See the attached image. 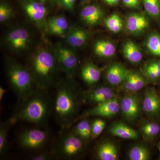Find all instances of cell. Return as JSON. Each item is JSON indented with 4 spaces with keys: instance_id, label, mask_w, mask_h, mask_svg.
<instances>
[{
    "instance_id": "6da1fadb",
    "label": "cell",
    "mask_w": 160,
    "mask_h": 160,
    "mask_svg": "<svg viewBox=\"0 0 160 160\" xmlns=\"http://www.w3.org/2000/svg\"><path fill=\"white\" fill-rule=\"evenodd\" d=\"M80 102L79 94L72 78L67 77L58 84L54 114L57 122L62 129H67L75 122Z\"/></svg>"
},
{
    "instance_id": "7a4b0ae2",
    "label": "cell",
    "mask_w": 160,
    "mask_h": 160,
    "mask_svg": "<svg viewBox=\"0 0 160 160\" xmlns=\"http://www.w3.org/2000/svg\"><path fill=\"white\" fill-rule=\"evenodd\" d=\"M46 90L36 88L19 105L10 118L15 123L19 121L42 125L48 119L51 105Z\"/></svg>"
},
{
    "instance_id": "3957f363",
    "label": "cell",
    "mask_w": 160,
    "mask_h": 160,
    "mask_svg": "<svg viewBox=\"0 0 160 160\" xmlns=\"http://www.w3.org/2000/svg\"><path fill=\"white\" fill-rule=\"evenodd\" d=\"M28 68L37 88L46 91L54 85L57 71L60 69L54 54L44 49L38 50L32 57Z\"/></svg>"
},
{
    "instance_id": "277c9868",
    "label": "cell",
    "mask_w": 160,
    "mask_h": 160,
    "mask_svg": "<svg viewBox=\"0 0 160 160\" xmlns=\"http://www.w3.org/2000/svg\"><path fill=\"white\" fill-rule=\"evenodd\" d=\"M7 73L10 86L19 102L25 100L36 89L34 78L28 67L9 60Z\"/></svg>"
},
{
    "instance_id": "5b68a950",
    "label": "cell",
    "mask_w": 160,
    "mask_h": 160,
    "mask_svg": "<svg viewBox=\"0 0 160 160\" xmlns=\"http://www.w3.org/2000/svg\"><path fill=\"white\" fill-rule=\"evenodd\" d=\"M85 142L73 132H69L61 138L53 152L57 158H74L84 151Z\"/></svg>"
},
{
    "instance_id": "8992f818",
    "label": "cell",
    "mask_w": 160,
    "mask_h": 160,
    "mask_svg": "<svg viewBox=\"0 0 160 160\" xmlns=\"http://www.w3.org/2000/svg\"><path fill=\"white\" fill-rule=\"evenodd\" d=\"M54 56L60 69L67 77L72 78L78 64V58L74 52L64 46H59L55 51Z\"/></svg>"
},
{
    "instance_id": "52a82bcc",
    "label": "cell",
    "mask_w": 160,
    "mask_h": 160,
    "mask_svg": "<svg viewBox=\"0 0 160 160\" xmlns=\"http://www.w3.org/2000/svg\"><path fill=\"white\" fill-rule=\"evenodd\" d=\"M49 138L48 132L39 129H30L23 131L19 137V144L28 150H37L46 145Z\"/></svg>"
},
{
    "instance_id": "ba28073f",
    "label": "cell",
    "mask_w": 160,
    "mask_h": 160,
    "mask_svg": "<svg viewBox=\"0 0 160 160\" xmlns=\"http://www.w3.org/2000/svg\"><path fill=\"white\" fill-rule=\"evenodd\" d=\"M120 109L118 100L115 98L105 102L96 105L93 108L86 111L77 119H82L89 116L110 118L117 114Z\"/></svg>"
},
{
    "instance_id": "9c48e42d",
    "label": "cell",
    "mask_w": 160,
    "mask_h": 160,
    "mask_svg": "<svg viewBox=\"0 0 160 160\" xmlns=\"http://www.w3.org/2000/svg\"><path fill=\"white\" fill-rule=\"evenodd\" d=\"M23 8L29 19L37 25L46 24L48 10L42 2L38 0H27L23 4Z\"/></svg>"
},
{
    "instance_id": "30bf717a",
    "label": "cell",
    "mask_w": 160,
    "mask_h": 160,
    "mask_svg": "<svg viewBox=\"0 0 160 160\" xmlns=\"http://www.w3.org/2000/svg\"><path fill=\"white\" fill-rule=\"evenodd\" d=\"M6 41L12 49L15 51H22L29 46L30 35L25 28H17L9 32L6 36Z\"/></svg>"
},
{
    "instance_id": "8fae6325",
    "label": "cell",
    "mask_w": 160,
    "mask_h": 160,
    "mask_svg": "<svg viewBox=\"0 0 160 160\" xmlns=\"http://www.w3.org/2000/svg\"><path fill=\"white\" fill-rule=\"evenodd\" d=\"M125 26L129 33L138 35L145 32L148 29L149 22L148 18L143 13L133 12L127 15Z\"/></svg>"
},
{
    "instance_id": "7c38bea8",
    "label": "cell",
    "mask_w": 160,
    "mask_h": 160,
    "mask_svg": "<svg viewBox=\"0 0 160 160\" xmlns=\"http://www.w3.org/2000/svg\"><path fill=\"white\" fill-rule=\"evenodd\" d=\"M120 108L123 115L127 120L132 121L135 119L139 115L141 111L139 98L132 93L126 95L121 101Z\"/></svg>"
},
{
    "instance_id": "4fadbf2b",
    "label": "cell",
    "mask_w": 160,
    "mask_h": 160,
    "mask_svg": "<svg viewBox=\"0 0 160 160\" xmlns=\"http://www.w3.org/2000/svg\"><path fill=\"white\" fill-rule=\"evenodd\" d=\"M83 100L97 105L116 98L114 92L107 86L96 87L83 93Z\"/></svg>"
},
{
    "instance_id": "5bb4252c",
    "label": "cell",
    "mask_w": 160,
    "mask_h": 160,
    "mask_svg": "<svg viewBox=\"0 0 160 160\" xmlns=\"http://www.w3.org/2000/svg\"><path fill=\"white\" fill-rule=\"evenodd\" d=\"M105 12L102 8L98 4H92L83 7L80 16L85 24L89 26L99 24L104 19Z\"/></svg>"
},
{
    "instance_id": "9a60e30c",
    "label": "cell",
    "mask_w": 160,
    "mask_h": 160,
    "mask_svg": "<svg viewBox=\"0 0 160 160\" xmlns=\"http://www.w3.org/2000/svg\"><path fill=\"white\" fill-rule=\"evenodd\" d=\"M143 110L152 117L158 115L160 112V96L152 88L146 90L142 103Z\"/></svg>"
},
{
    "instance_id": "2e32d148",
    "label": "cell",
    "mask_w": 160,
    "mask_h": 160,
    "mask_svg": "<svg viewBox=\"0 0 160 160\" xmlns=\"http://www.w3.org/2000/svg\"><path fill=\"white\" fill-rule=\"evenodd\" d=\"M46 26L51 34L58 36H66L69 32L68 21L62 15L49 18L46 20Z\"/></svg>"
},
{
    "instance_id": "e0dca14e",
    "label": "cell",
    "mask_w": 160,
    "mask_h": 160,
    "mask_svg": "<svg viewBox=\"0 0 160 160\" xmlns=\"http://www.w3.org/2000/svg\"><path fill=\"white\" fill-rule=\"evenodd\" d=\"M128 72L129 70L123 65L119 63H113L106 71V80L112 86H118L124 82Z\"/></svg>"
},
{
    "instance_id": "ac0fdd59",
    "label": "cell",
    "mask_w": 160,
    "mask_h": 160,
    "mask_svg": "<svg viewBox=\"0 0 160 160\" xmlns=\"http://www.w3.org/2000/svg\"><path fill=\"white\" fill-rule=\"evenodd\" d=\"M146 83V79L139 72L129 70L123 83V88L127 91L135 92L142 89Z\"/></svg>"
},
{
    "instance_id": "d6986e66",
    "label": "cell",
    "mask_w": 160,
    "mask_h": 160,
    "mask_svg": "<svg viewBox=\"0 0 160 160\" xmlns=\"http://www.w3.org/2000/svg\"><path fill=\"white\" fill-rule=\"evenodd\" d=\"M66 41L69 46L79 47L84 46L89 39V32L80 28H72L66 34Z\"/></svg>"
},
{
    "instance_id": "ffe728a7",
    "label": "cell",
    "mask_w": 160,
    "mask_h": 160,
    "mask_svg": "<svg viewBox=\"0 0 160 160\" xmlns=\"http://www.w3.org/2000/svg\"><path fill=\"white\" fill-rule=\"evenodd\" d=\"M110 132L113 136L125 139H136L139 137L137 132L121 122L113 124L110 128Z\"/></svg>"
},
{
    "instance_id": "44dd1931",
    "label": "cell",
    "mask_w": 160,
    "mask_h": 160,
    "mask_svg": "<svg viewBox=\"0 0 160 160\" xmlns=\"http://www.w3.org/2000/svg\"><path fill=\"white\" fill-rule=\"evenodd\" d=\"M122 52L125 58L130 62L136 64L140 62L142 59V51L138 45L132 41H127L124 44Z\"/></svg>"
},
{
    "instance_id": "7402d4cb",
    "label": "cell",
    "mask_w": 160,
    "mask_h": 160,
    "mask_svg": "<svg viewBox=\"0 0 160 160\" xmlns=\"http://www.w3.org/2000/svg\"><path fill=\"white\" fill-rule=\"evenodd\" d=\"M81 74L85 82L88 85H93L99 81L101 70L94 64L89 63L83 66Z\"/></svg>"
},
{
    "instance_id": "603a6c76",
    "label": "cell",
    "mask_w": 160,
    "mask_h": 160,
    "mask_svg": "<svg viewBox=\"0 0 160 160\" xmlns=\"http://www.w3.org/2000/svg\"><path fill=\"white\" fill-rule=\"evenodd\" d=\"M15 124L9 118V119L1 123L0 125V155L4 156L8 152L9 149V142L8 133L9 129Z\"/></svg>"
},
{
    "instance_id": "cb8c5ba5",
    "label": "cell",
    "mask_w": 160,
    "mask_h": 160,
    "mask_svg": "<svg viewBox=\"0 0 160 160\" xmlns=\"http://www.w3.org/2000/svg\"><path fill=\"white\" fill-rule=\"evenodd\" d=\"M97 156L101 160H116L118 152L116 147L112 143L106 142L101 143L97 150Z\"/></svg>"
},
{
    "instance_id": "d4e9b609",
    "label": "cell",
    "mask_w": 160,
    "mask_h": 160,
    "mask_svg": "<svg viewBox=\"0 0 160 160\" xmlns=\"http://www.w3.org/2000/svg\"><path fill=\"white\" fill-rule=\"evenodd\" d=\"M93 51L98 57L109 58L114 55L116 49L114 44L110 41L102 40L95 43Z\"/></svg>"
},
{
    "instance_id": "484cf974",
    "label": "cell",
    "mask_w": 160,
    "mask_h": 160,
    "mask_svg": "<svg viewBox=\"0 0 160 160\" xmlns=\"http://www.w3.org/2000/svg\"><path fill=\"white\" fill-rule=\"evenodd\" d=\"M104 24L108 30L114 33L121 32L124 26L122 19L117 13H112L106 18Z\"/></svg>"
},
{
    "instance_id": "4316f807",
    "label": "cell",
    "mask_w": 160,
    "mask_h": 160,
    "mask_svg": "<svg viewBox=\"0 0 160 160\" xmlns=\"http://www.w3.org/2000/svg\"><path fill=\"white\" fill-rule=\"evenodd\" d=\"M75 126L73 132L85 141L91 138V123L83 118Z\"/></svg>"
},
{
    "instance_id": "83f0119b",
    "label": "cell",
    "mask_w": 160,
    "mask_h": 160,
    "mask_svg": "<svg viewBox=\"0 0 160 160\" xmlns=\"http://www.w3.org/2000/svg\"><path fill=\"white\" fill-rule=\"evenodd\" d=\"M145 44L146 48L151 54L160 57V34L156 32L149 34Z\"/></svg>"
},
{
    "instance_id": "f1b7e54d",
    "label": "cell",
    "mask_w": 160,
    "mask_h": 160,
    "mask_svg": "<svg viewBox=\"0 0 160 160\" xmlns=\"http://www.w3.org/2000/svg\"><path fill=\"white\" fill-rule=\"evenodd\" d=\"M130 160H148L150 158L149 150L143 146H133L129 152Z\"/></svg>"
},
{
    "instance_id": "f546056e",
    "label": "cell",
    "mask_w": 160,
    "mask_h": 160,
    "mask_svg": "<svg viewBox=\"0 0 160 160\" xmlns=\"http://www.w3.org/2000/svg\"><path fill=\"white\" fill-rule=\"evenodd\" d=\"M146 12L155 19L160 18V0H142Z\"/></svg>"
},
{
    "instance_id": "4dcf8cb0",
    "label": "cell",
    "mask_w": 160,
    "mask_h": 160,
    "mask_svg": "<svg viewBox=\"0 0 160 160\" xmlns=\"http://www.w3.org/2000/svg\"><path fill=\"white\" fill-rule=\"evenodd\" d=\"M142 131L146 137L153 138L159 133L160 126L158 123L149 122L142 126Z\"/></svg>"
},
{
    "instance_id": "1f68e13d",
    "label": "cell",
    "mask_w": 160,
    "mask_h": 160,
    "mask_svg": "<svg viewBox=\"0 0 160 160\" xmlns=\"http://www.w3.org/2000/svg\"><path fill=\"white\" fill-rule=\"evenodd\" d=\"M106 126V123L101 119H97L91 123V138L94 139L102 133Z\"/></svg>"
},
{
    "instance_id": "d6a6232c",
    "label": "cell",
    "mask_w": 160,
    "mask_h": 160,
    "mask_svg": "<svg viewBox=\"0 0 160 160\" xmlns=\"http://www.w3.org/2000/svg\"><path fill=\"white\" fill-rule=\"evenodd\" d=\"M12 14V10L6 4H1L0 6V22H4L9 20Z\"/></svg>"
},
{
    "instance_id": "836d02e7",
    "label": "cell",
    "mask_w": 160,
    "mask_h": 160,
    "mask_svg": "<svg viewBox=\"0 0 160 160\" xmlns=\"http://www.w3.org/2000/svg\"><path fill=\"white\" fill-rule=\"evenodd\" d=\"M57 158L54 152H45L38 153L30 158L32 160H50Z\"/></svg>"
},
{
    "instance_id": "e575fe53",
    "label": "cell",
    "mask_w": 160,
    "mask_h": 160,
    "mask_svg": "<svg viewBox=\"0 0 160 160\" xmlns=\"http://www.w3.org/2000/svg\"><path fill=\"white\" fill-rule=\"evenodd\" d=\"M144 69L153 71L157 74L159 78H160V60L151 61L146 64Z\"/></svg>"
},
{
    "instance_id": "d590c367",
    "label": "cell",
    "mask_w": 160,
    "mask_h": 160,
    "mask_svg": "<svg viewBox=\"0 0 160 160\" xmlns=\"http://www.w3.org/2000/svg\"><path fill=\"white\" fill-rule=\"evenodd\" d=\"M124 6L131 9H140L141 8L140 0H122Z\"/></svg>"
},
{
    "instance_id": "8d00e7d4",
    "label": "cell",
    "mask_w": 160,
    "mask_h": 160,
    "mask_svg": "<svg viewBox=\"0 0 160 160\" xmlns=\"http://www.w3.org/2000/svg\"><path fill=\"white\" fill-rule=\"evenodd\" d=\"M77 0H61V5L66 10H71L74 8Z\"/></svg>"
},
{
    "instance_id": "74e56055",
    "label": "cell",
    "mask_w": 160,
    "mask_h": 160,
    "mask_svg": "<svg viewBox=\"0 0 160 160\" xmlns=\"http://www.w3.org/2000/svg\"><path fill=\"white\" fill-rule=\"evenodd\" d=\"M103 2L109 6H115L118 4L121 0H102Z\"/></svg>"
},
{
    "instance_id": "f35d334b",
    "label": "cell",
    "mask_w": 160,
    "mask_h": 160,
    "mask_svg": "<svg viewBox=\"0 0 160 160\" xmlns=\"http://www.w3.org/2000/svg\"><path fill=\"white\" fill-rule=\"evenodd\" d=\"M6 89H4L2 87H0V100H2L3 98L5 93H6Z\"/></svg>"
},
{
    "instance_id": "ab89813d",
    "label": "cell",
    "mask_w": 160,
    "mask_h": 160,
    "mask_svg": "<svg viewBox=\"0 0 160 160\" xmlns=\"http://www.w3.org/2000/svg\"><path fill=\"white\" fill-rule=\"evenodd\" d=\"M158 148L159 151L160 153V142H159L158 144Z\"/></svg>"
},
{
    "instance_id": "60d3db41",
    "label": "cell",
    "mask_w": 160,
    "mask_h": 160,
    "mask_svg": "<svg viewBox=\"0 0 160 160\" xmlns=\"http://www.w3.org/2000/svg\"><path fill=\"white\" fill-rule=\"evenodd\" d=\"M81 1H82V2H86L89 1V0H81Z\"/></svg>"
},
{
    "instance_id": "b9f144b4",
    "label": "cell",
    "mask_w": 160,
    "mask_h": 160,
    "mask_svg": "<svg viewBox=\"0 0 160 160\" xmlns=\"http://www.w3.org/2000/svg\"><path fill=\"white\" fill-rule=\"evenodd\" d=\"M51 1H56L57 0H51Z\"/></svg>"
},
{
    "instance_id": "7bdbcfd3",
    "label": "cell",
    "mask_w": 160,
    "mask_h": 160,
    "mask_svg": "<svg viewBox=\"0 0 160 160\" xmlns=\"http://www.w3.org/2000/svg\"></svg>"
}]
</instances>
